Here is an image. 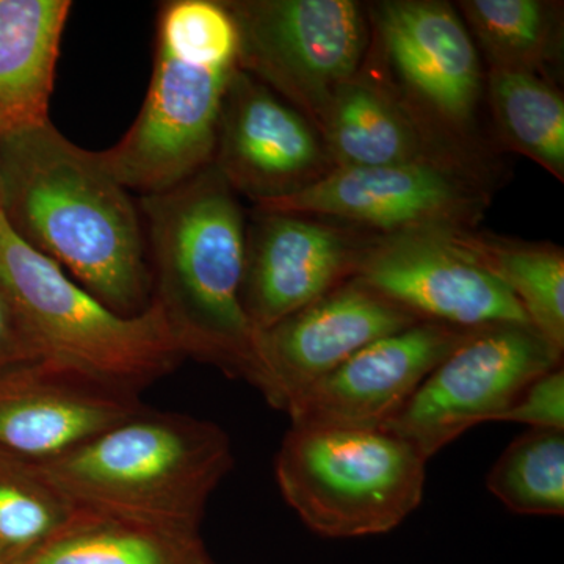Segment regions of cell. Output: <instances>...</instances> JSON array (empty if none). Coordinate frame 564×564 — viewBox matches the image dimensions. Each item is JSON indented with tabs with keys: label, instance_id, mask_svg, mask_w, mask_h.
Returning a JSON list of instances; mask_svg holds the SVG:
<instances>
[{
	"label": "cell",
	"instance_id": "cell-1",
	"mask_svg": "<svg viewBox=\"0 0 564 564\" xmlns=\"http://www.w3.org/2000/svg\"><path fill=\"white\" fill-rule=\"evenodd\" d=\"M0 214L109 310L133 317L151 306L139 207L99 152L76 147L51 121L0 137Z\"/></svg>",
	"mask_w": 564,
	"mask_h": 564
},
{
	"label": "cell",
	"instance_id": "cell-2",
	"mask_svg": "<svg viewBox=\"0 0 564 564\" xmlns=\"http://www.w3.org/2000/svg\"><path fill=\"white\" fill-rule=\"evenodd\" d=\"M152 302L185 358L261 388L258 332L245 314L247 217L215 166L170 191L143 195Z\"/></svg>",
	"mask_w": 564,
	"mask_h": 564
},
{
	"label": "cell",
	"instance_id": "cell-3",
	"mask_svg": "<svg viewBox=\"0 0 564 564\" xmlns=\"http://www.w3.org/2000/svg\"><path fill=\"white\" fill-rule=\"evenodd\" d=\"M232 464L231 440L217 423L144 408L36 466L76 511L199 533L209 497Z\"/></svg>",
	"mask_w": 564,
	"mask_h": 564
},
{
	"label": "cell",
	"instance_id": "cell-4",
	"mask_svg": "<svg viewBox=\"0 0 564 564\" xmlns=\"http://www.w3.org/2000/svg\"><path fill=\"white\" fill-rule=\"evenodd\" d=\"M0 284L36 358L139 393L185 358L158 303L124 317L22 242L0 214Z\"/></svg>",
	"mask_w": 564,
	"mask_h": 564
},
{
	"label": "cell",
	"instance_id": "cell-5",
	"mask_svg": "<svg viewBox=\"0 0 564 564\" xmlns=\"http://www.w3.org/2000/svg\"><path fill=\"white\" fill-rule=\"evenodd\" d=\"M425 466L384 430L292 426L274 459L278 488L303 524L325 538L391 532L419 505Z\"/></svg>",
	"mask_w": 564,
	"mask_h": 564
},
{
	"label": "cell",
	"instance_id": "cell-6",
	"mask_svg": "<svg viewBox=\"0 0 564 564\" xmlns=\"http://www.w3.org/2000/svg\"><path fill=\"white\" fill-rule=\"evenodd\" d=\"M381 80L452 150L486 162L478 133L486 74L456 7L383 0L366 7Z\"/></svg>",
	"mask_w": 564,
	"mask_h": 564
},
{
	"label": "cell",
	"instance_id": "cell-7",
	"mask_svg": "<svg viewBox=\"0 0 564 564\" xmlns=\"http://www.w3.org/2000/svg\"><path fill=\"white\" fill-rule=\"evenodd\" d=\"M239 33V68L318 131L334 93L369 54V17L352 0H223Z\"/></svg>",
	"mask_w": 564,
	"mask_h": 564
},
{
	"label": "cell",
	"instance_id": "cell-8",
	"mask_svg": "<svg viewBox=\"0 0 564 564\" xmlns=\"http://www.w3.org/2000/svg\"><path fill=\"white\" fill-rule=\"evenodd\" d=\"M562 358L532 325L474 329L383 430L429 462L478 423L499 422L527 386L562 366Z\"/></svg>",
	"mask_w": 564,
	"mask_h": 564
},
{
	"label": "cell",
	"instance_id": "cell-9",
	"mask_svg": "<svg viewBox=\"0 0 564 564\" xmlns=\"http://www.w3.org/2000/svg\"><path fill=\"white\" fill-rule=\"evenodd\" d=\"M491 196L489 172L422 162L334 169L303 191L254 207L388 236L422 229L475 228Z\"/></svg>",
	"mask_w": 564,
	"mask_h": 564
},
{
	"label": "cell",
	"instance_id": "cell-10",
	"mask_svg": "<svg viewBox=\"0 0 564 564\" xmlns=\"http://www.w3.org/2000/svg\"><path fill=\"white\" fill-rule=\"evenodd\" d=\"M155 43L150 90L131 129L99 152L122 187L154 195L214 161L223 98L234 73Z\"/></svg>",
	"mask_w": 564,
	"mask_h": 564
},
{
	"label": "cell",
	"instance_id": "cell-11",
	"mask_svg": "<svg viewBox=\"0 0 564 564\" xmlns=\"http://www.w3.org/2000/svg\"><path fill=\"white\" fill-rule=\"evenodd\" d=\"M352 280L422 322L463 329L530 325L513 293L459 247L448 229L372 234Z\"/></svg>",
	"mask_w": 564,
	"mask_h": 564
},
{
	"label": "cell",
	"instance_id": "cell-12",
	"mask_svg": "<svg viewBox=\"0 0 564 564\" xmlns=\"http://www.w3.org/2000/svg\"><path fill=\"white\" fill-rule=\"evenodd\" d=\"M372 232L306 215L254 210L242 304L261 333L352 280Z\"/></svg>",
	"mask_w": 564,
	"mask_h": 564
},
{
	"label": "cell",
	"instance_id": "cell-13",
	"mask_svg": "<svg viewBox=\"0 0 564 564\" xmlns=\"http://www.w3.org/2000/svg\"><path fill=\"white\" fill-rule=\"evenodd\" d=\"M212 166L254 204L293 195L334 170L313 122L240 68L223 98Z\"/></svg>",
	"mask_w": 564,
	"mask_h": 564
},
{
	"label": "cell",
	"instance_id": "cell-14",
	"mask_svg": "<svg viewBox=\"0 0 564 564\" xmlns=\"http://www.w3.org/2000/svg\"><path fill=\"white\" fill-rule=\"evenodd\" d=\"M474 329L417 322L355 352L293 400L292 426L383 430Z\"/></svg>",
	"mask_w": 564,
	"mask_h": 564
},
{
	"label": "cell",
	"instance_id": "cell-15",
	"mask_svg": "<svg viewBox=\"0 0 564 564\" xmlns=\"http://www.w3.org/2000/svg\"><path fill=\"white\" fill-rule=\"evenodd\" d=\"M422 322L356 280L340 284L272 328L258 333L267 402L288 411L293 400L381 337Z\"/></svg>",
	"mask_w": 564,
	"mask_h": 564
},
{
	"label": "cell",
	"instance_id": "cell-16",
	"mask_svg": "<svg viewBox=\"0 0 564 564\" xmlns=\"http://www.w3.org/2000/svg\"><path fill=\"white\" fill-rule=\"evenodd\" d=\"M139 393L35 359L0 370V454L50 463L141 410Z\"/></svg>",
	"mask_w": 564,
	"mask_h": 564
},
{
	"label": "cell",
	"instance_id": "cell-17",
	"mask_svg": "<svg viewBox=\"0 0 564 564\" xmlns=\"http://www.w3.org/2000/svg\"><path fill=\"white\" fill-rule=\"evenodd\" d=\"M318 132L334 169L451 163L488 172L486 162L452 150L366 66L326 107Z\"/></svg>",
	"mask_w": 564,
	"mask_h": 564
},
{
	"label": "cell",
	"instance_id": "cell-18",
	"mask_svg": "<svg viewBox=\"0 0 564 564\" xmlns=\"http://www.w3.org/2000/svg\"><path fill=\"white\" fill-rule=\"evenodd\" d=\"M69 0H0V137L50 120Z\"/></svg>",
	"mask_w": 564,
	"mask_h": 564
},
{
	"label": "cell",
	"instance_id": "cell-19",
	"mask_svg": "<svg viewBox=\"0 0 564 564\" xmlns=\"http://www.w3.org/2000/svg\"><path fill=\"white\" fill-rule=\"evenodd\" d=\"M452 239L513 293L530 325L564 351V251L549 242L448 229Z\"/></svg>",
	"mask_w": 564,
	"mask_h": 564
},
{
	"label": "cell",
	"instance_id": "cell-20",
	"mask_svg": "<svg viewBox=\"0 0 564 564\" xmlns=\"http://www.w3.org/2000/svg\"><path fill=\"white\" fill-rule=\"evenodd\" d=\"M209 560L199 533L77 511L57 536L21 564H204Z\"/></svg>",
	"mask_w": 564,
	"mask_h": 564
},
{
	"label": "cell",
	"instance_id": "cell-21",
	"mask_svg": "<svg viewBox=\"0 0 564 564\" xmlns=\"http://www.w3.org/2000/svg\"><path fill=\"white\" fill-rule=\"evenodd\" d=\"M485 98L507 150L564 181V98L555 82L524 69L489 68Z\"/></svg>",
	"mask_w": 564,
	"mask_h": 564
},
{
	"label": "cell",
	"instance_id": "cell-22",
	"mask_svg": "<svg viewBox=\"0 0 564 564\" xmlns=\"http://www.w3.org/2000/svg\"><path fill=\"white\" fill-rule=\"evenodd\" d=\"M459 17L489 68L524 69L549 77L562 47L558 6L544 0H462Z\"/></svg>",
	"mask_w": 564,
	"mask_h": 564
},
{
	"label": "cell",
	"instance_id": "cell-23",
	"mask_svg": "<svg viewBox=\"0 0 564 564\" xmlns=\"http://www.w3.org/2000/svg\"><path fill=\"white\" fill-rule=\"evenodd\" d=\"M76 514L36 464L0 454V564L25 562Z\"/></svg>",
	"mask_w": 564,
	"mask_h": 564
},
{
	"label": "cell",
	"instance_id": "cell-24",
	"mask_svg": "<svg viewBox=\"0 0 564 564\" xmlns=\"http://www.w3.org/2000/svg\"><path fill=\"white\" fill-rule=\"evenodd\" d=\"M486 486L518 514L563 516L564 432L530 429L505 448Z\"/></svg>",
	"mask_w": 564,
	"mask_h": 564
},
{
	"label": "cell",
	"instance_id": "cell-25",
	"mask_svg": "<svg viewBox=\"0 0 564 564\" xmlns=\"http://www.w3.org/2000/svg\"><path fill=\"white\" fill-rule=\"evenodd\" d=\"M155 41L187 57L239 66V33L223 0H172L159 10Z\"/></svg>",
	"mask_w": 564,
	"mask_h": 564
},
{
	"label": "cell",
	"instance_id": "cell-26",
	"mask_svg": "<svg viewBox=\"0 0 564 564\" xmlns=\"http://www.w3.org/2000/svg\"><path fill=\"white\" fill-rule=\"evenodd\" d=\"M499 422L524 423L530 429L564 432V370L541 375L519 395Z\"/></svg>",
	"mask_w": 564,
	"mask_h": 564
},
{
	"label": "cell",
	"instance_id": "cell-27",
	"mask_svg": "<svg viewBox=\"0 0 564 564\" xmlns=\"http://www.w3.org/2000/svg\"><path fill=\"white\" fill-rule=\"evenodd\" d=\"M36 355L22 329L17 311L0 284V370L17 364L35 361Z\"/></svg>",
	"mask_w": 564,
	"mask_h": 564
},
{
	"label": "cell",
	"instance_id": "cell-28",
	"mask_svg": "<svg viewBox=\"0 0 564 564\" xmlns=\"http://www.w3.org/2000/svg\"><path fill=\"white\" fill-rule=\"evenodd\" d=\"M204 564H214V563H212V562H210V560H209V562H206V563H204Z\"/></svg>",
	"mask_w": 564,
	"mask_h": 564
}]
</instances>
